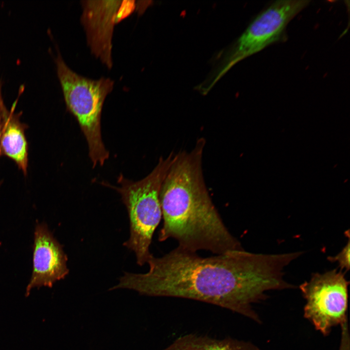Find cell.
Wrapping results in <instances>:
<instances>
[{
	"label": "cell",
	"mask_w": 350,
	"mask_h": 350,
	"mask_svg": "<svg viewBox=\"0 0 350 350\" xmlns=\"http://www.w3.org/2000/svg\"><path fill=\"white\" fill-rule=\"evenodd\" d=\"M349 282L341 270L313 274L299 286L306 300L304 317L323 335L347 322Z\"/></svg>",
	"instance_id": "8992f818"
},
{
	"label": "cell",
	"mask_w": 350,
	"mask_h": 350,
	"mask_svg": "<svg viewBox=\"0 0 350 350\" xmlns=\"http://www.w3.org/2000/svg\"><path fill=\"white\" fill-rule=\"evenodd\" d=\"M54 62L67 108L76 119L86 138L92 166H102L109 153L102 139V111L114 82L109 78L93 80L77 74L67 65L58 49Z\"/></svg>",
	"instance_id": "3957f363"
},
{
	"label": "cell",
	"mask_w": 350,
	"mask_h": 350,
	"mask_svg": "<svg viewBox=\"0 0 350 350\" xmlns=\"http://www.w3.org/2000/svg\"><path fill=\"white\" fill-rule=\"evenodd\" d=\"M2 81L0 78V138L1 136V129L3 120L4 118L8 111L4 101L2 95ZM2 182L0 181V187Z\"/></svg>",
	"instance_id": "7c38bea8"
},
{
	"label": "cell",
	"mask_w": 350,
	"mask_h": 350,
	"mask_svg": "<svg viewBox=\"0 0 350 350\" xmlns=\"http://www.w3.org/2000/svg\"><path fill=\"white\" fill-rule=\"evenodd\" d=\"M298 257L297 252L263 254L244 249L203 257L177 246L160 257L152 255L146 273H124L117 287L207 302L260 324L252 304L266 299L267 291L295 287L284 280L283 269Z\"/></svg>",
	"instance_id": "6da1fadb"
},
{
	"label": "cell",
	"mask_w": 350,
	"mask_h": 350,
	"mask_svg": "<svg viewBox=\"0 0 350 350\" xmlns=\"http://www.w3.org/2000/svg\"><path fill=\"white\" fill-rule=\"evenodd\" d=\"M163 350H262L249 341L232 338L216 339L188 334L179 337Z\"/></svg>",
	"instance_id": "30bf717a"
},
{
	"label": "cell",
	"mask_w": 350,
	"mask_h": 350,
	"mask_svg": "<svg viewBox=\"0 0 350 350\" xmlns=\"http://www.w3.org/2000/svg\"><path fill=\"white\" fill-rule=\"evenodd\" d=\"M328 259L331 262H337L341 270L345 269L348 270L350 268V242L348 241L347 245L336 256L329 257Z\"/></svg>",
	"instance_id": "8fae6325"
},
{
	"label": "cell",
	"mask_w": 350,
	"mask_h": 350,
	"mask_svg": "<svg viewBox=\"0 0 350 350\" xmlns=\"http://www.w3.org/2000/svg\"><path fill=\"white\" fill-rule=\"evenodd\" d=\"M16 102L3 120L0 138V155L13 160L26 176L28 169V143L25 135L28 125L20 120L21 112L15 111Z\"/></svg>",
	"instance_id": "9c48e42d"
},
{
	"label": "cell",
	"mask_w": 350,
	"mask_h": 350,
	"mask_svg": "<svg viewBox=\"0 0 350 350\" xmlns=\"http://www.w3.org/2000/svg\"><path fill=\"white\" fill-rule=\"evenodd\" d=\"M135 1L83 0L81 22L92 54L108 69L112 66V38L115 24L135 10Z\"/></svg>",
	"instance_id": "52a82bcc"
},
{
	"label": "cell",
	"mask_w": 350,
	"mask_h": 350,
	"mask_svg": "<svg viewBox=\"0 0 350 350\" xmlns=\"http://www.w3.org/2000/svg\"><path fill=\"white\" fill-rule=\"evenodd\" d=\"M173 153L161 157L154 169L137 181L120 175L118 186L105 185L116 190L127 209L130 222V237L123 245L133 251L139 265L147 263L152 255L149 251L154 231L162 218L159 202L161 184L174 157Z\"/></svg>",
	"instance_id": "277c9868"
},
{
	"label": "cell",
	"mask_w": 350,
	"mask_h": 350,
	"mask_svg": "<svg viewBox=\"0 0 350 350\" xmlns=\"http://www.w3.org/2000/svg\"><path fill=\"white\" fill-rule=\"evenodd\" d=\"M309 2L302 0H277L261 12L223 55L207 80L209 88L211 89L239 61L279 40L288 23Z\"/></svg>",
	"instance_id": "5b68a950"
},
{
	"label": "cell",
	"mask_w": 350,
	"mask_h": 350,
	"mask_svg": "<svg viewBox=\"0 0 350 350\" xmlns=\"http://www.w3.org/2000/svg\"><path fill=\"white\" fill-rule=\"evenodd\" d=\"M68 258L63 247L54 237L45 222H37L34 229L33 269L25 296L34 288L52 287L64 279L69 270Z\"/></svg>",
	"instance_id": "ba28073f"
},
{
	"label": "cell",
	"mask_w": 350,
	"mask_h": 350,
	"mask_svg": "<svg viewBox=\"0 0 350 350\" xmlns=\"http://www.w3.org/2000/svg\"><path fill=\"white\" fill-rule=\"evenodd\" d=\"M342 338L339 350H349V334L348 327V322L342 324Z\"/></svg>",
	"instance_id": "4fadbf2b"
},
{
	"label": "cell",
	"mask_w": 350,
	"mask_h": 350,
	"mask_svg": "<svg viewBox=\"0 0 350 350\" xmlns=\"http://www.w3.org/2000/svg\"><path fill=\"white\" fill-rule=\"evenodd\" d=\"M159 198L163 220L159 241L174 239L178 247L193 252L244 249L224 223L206 185L177 184L160 191Z\"/></svg>",
	"instance_id": "7a4b0ae2"
}]
</instances>
